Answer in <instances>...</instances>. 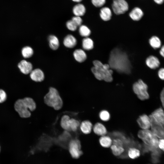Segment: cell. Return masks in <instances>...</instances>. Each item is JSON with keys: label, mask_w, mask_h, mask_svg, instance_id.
I'll use <instances>...</instances> for the list:
<instances>
[{"label": "cell", "mask_w": 164, "mask_h": 164, "mask_svg": "<svg viewBox=\"0 0 164 164\" xmlns=\"http://www.w3.org/2000/svg\"><path fill=\"white\" fill-rule=\"evenodd\" d=\"M108 64L110 67L121 73L130 72L131 65L128 56L125 52L118 49L113 50L110 53Z\"/></svg>", "instance_id": "cell-1"}, {"label": "cell", "mask_w": 164, "mask_h": 164, "mask_svg": "<svg viewBox=\"0 0 164 164\" xmlns=\"http://www.w3.org/2000/svg\"><path fill=\"white\" fill-rule=\"evenodd\" d=\"M14 108L21 118H26L31 117L30 111L32 112L36 109V104L32 98L25 97L17 100L14 104Z\"/></svg>", "instance_id": "cell-2"}, {"label": "cell", "mask_w": 164, "mask_h": 164, "mask_svg": "<svg viewBox=\"0 0 164 164\" xmlns=\"http://www.w3.org/2000/svg\"><path fill=\"white\" fill-rule=\"evenodd\" d=\"M94 66L91 69V71L95 78L99 80H104L107 82L112 81V74L113 71L110 69L108 64H103L98 60L93 62Z\"/></svg>", "instance_id": "cell-3"}, {"label": "cell", "mask_w": 164, "mask_h": 164, "mask_svg": "<svg viewBox=\"0 0 164 164\" xmlns=\"http://www.w3.org/2000/svg\"><path fill=\"white\" fill-rule=\"evenodd\" d=\"M44 102L49 107L56 110L61 109L63 102L57 90L53 87L50 88L48 92L43 97Z\"/></svg>", "instance_id": "cell-4"}, {"label": "cell", "mask_w": 164, "mask_h": 164, "mask_svg": "<svg viewBox=\"0 0 164 164\" xmlns=\"http://www.w3.org/2000/svg\"><path fill=\"white\" fill-rule=\"evenodd\" d=\"M138 135L146 145L153 149L158 148V138L151 130L149 129L141 130L138 132Z\"/></svg>", "instance_id": "cell-5"}, {"label": "cell", "mask_w": 164, "mask_h": 164, "mask_svg": "<svg viewBox=\"0 0 164 164\" xmlns=\"http://www.w3.org/2000/svg\"><path fill=\"white\" fill-rule=\"evenodd\" d=\"M148 86L142 80H139L135 83L133 85V89L134 93L138 97L143 100L148 99L149 95L147 91Z\"/></svg>", "instance_id": "cell-6"}, {"label": "cell", "mask_w": 164, "mask_h": 164, "mask_svg": "<svg viewBox=\"0 0 164 164\" xmlns=\"http://www.w3.org/2000/svg\"><path fill=\"white\" fill-rule=\"evenodd\" d=\"M150 122L151 131L158 138H164L163 125L157 121L151 115H149Z\"/></svg>", "instance_id": "cell-7"}, {"label": "cell", "mask_w": 164, "mask_h": 164, "mask_svg": "<svg viewBox=\"0 0 164 164\" xmlns=\"http://www.w3.org/2000/svg\"><path fill=\"white\" fill-rule=\"evenodd\" d=\"M81 148V143L78 139H72L70 142L69 145V152L73 158L77 159L82 155L83 152Z\"/></svg>", "instance_id": "cell-8"}, {"label": "cell", "mask_w": 164, "mask_h": 164, "mask_svg": "<svg viewBox=\"0 0 164 164\" xmlns=\"http://www.w3.org/2000/svg\"><path fill=\"white\" fill-rule=\"evenodd\" d=\"M114 12L117 15L123 14L129 9L128 5L125 0H114L112 5Z\"/></svg>", "instance_id": "cell-9"}, {"label": "cell", "mask_w": 164, "mask_h": 164, "mask_svg": "<svg viewBox=\"0 0 164 164\" xmlns=\"http://www.w3.org/2000/svg\"><path fill=\"white\" fill-rule=\"evenodd\" d=\"M18 66L21 72L24 74L30 73L33 69L32 64L24 60L21 61Z\"/></svg>", "instance_id": "cell-10"}, {"label": "cell", "mask_w": 164, "mask_h": 164, "mask_svg": "<svg viewBox=\"0 0 164 164\" xmlns=\"http://www.w3.org/2000/svg\"><path fill=\"white\" fill-rule=\"evenodd\" d=\"M30 77L32 80L36 82H41L44 79L43 72L39 68L32 70L30 73Z\"/></svg>", "instance_id": "cell-11"}, {"label": "cell", "mask_w": 164, "mask_h": 164, "mask_svg": "<svg viewBox=\"0 0 164 164\" xmlns=\"http://www.w3.org/2000/svg\"><path fill=\"white\" fill-rule=\"evenodd\" d=\"M139 126L143 129H148L150 128V122L149 118L144 114L139 116L137 120Z\"/></svg>", "instance_id": "cell-12"}, {"label": "cell", "mask_w": 164, "mask_h": 164, "mask_svg": "<svg viewBox=\"0 0 164 164\" xmlns=\"http://www.w3.org/2000/svg\"><path fill=\"white\" fill-rule=\"evenodd\" d=\"M143 15V11L138 7L134 8L129 13V16L130 18L134 21L140 20Z\"/></svg>", "instance_id": "cell-13"}, {"label": "cell", "mask_w": 164, "mask_h": 164, "mask_svg": "<svg viewBox=\"0 0 164 164\" xmlns=\"http://www.w3.org/2000/svg\"><path fill=\"white\" fill-rule=\"evenodd\" d=\"M147 65L152 69H155L159 66L160 62L158 58L153 56H150L146 59L145 61Z\"/></svg>", "instance_id": "cell-14"}, {"label": "cell", "mask_w": 164, "mask_h": 164, "mask_svg": "<svg viewBox=\"0 0 164 164\" xmlns=\"http://www.w3.org/2000/svg\"><path fill=\"white\" fill-rule=\"evenodd\" d=\"M63 43L65 46L68 48H73L77 43L76 38L72 35L69 34L64 38Z\"/></svg>", "instance_id": "cell-15"}, {"label": "cell", "mask_w": 164, "mask_h": 164, "mask_svg": "<svg viewBox=\"0 0 164 164\" xmlns=\"http://www.w3.org/2000/svg\"><path fill=\"white\" fill-rule=\"evenodd\" d=\"M80 128L81 132L87 135L91 132L93 125L91 121L88 120H84L80 124Z\"/></svg>", "instance_id": "cell-16"}, {"label": "cell", "mask_w": 164, "mask_h": 164, "mask_svg": "<svg viewBox=\"0 0 164 164\" xmlns=\"http://www.w3.org/2000/svg\"><path fill=\"white\" fill-rule=\"evenodd\" d=\"M112 12L110 9L108 7H104L100 10V16L103 21H107L110 20L111 18Z\"/></svg>", "instance_id": "cell-17"}, {"label": "cell", "mask_w": 164, "mask_h": 164, "mask_svg": "<svg viewBox=\"0 0 164 164\" xmlns=\"http://www.w3.org/2000/svg\"><path fill=\"white\" fill-rule=\"evenodd\" d=\"M73 56L75 60L80 63L84 62L87 57L86 53L81 49L76 50L73 52Z\"/></svg>", "instance_id": "cell-18"}, {"label": "cell", "mask_w": 164, "mask_h": 164, "mask_svg": "<svg viewBox=\"0 0 164 164\" xmlns=\"http://www.w3.org/2000/svg\"><path fill=\"white\" fill-rule=\"evenodd\" d=\"M93 130L96 134L100 136L105 135L107 132L105 127L101 123L97 122L96 123L93 128Z\"/></svg>", "instance_id": "cell-19"}, {"label": "cell", "mask_w": 164, "mask_h": 164, "mask_svg": "<svg viewBox=\"0 0 164 164\" xmlns=\"http://www.w3.org/2000/svg\"><path fill=\"white\" fill-rule=\"evenodd\" d=\"M151 115L157 121L164 125V114L162 109L159 108L156 109L152 113Z\"/></svg>", "instance_id": "cell-20"}, {"label": "cell", "mask_w": 164, "mask_h": 164, "mask_svg": "<svg viewBox=\"0 0 164 164\" xmlns=\"http://www.w3.org/2000/svg\"><path fill=\"white\" fill-rule=\"evenodd\" d=\"M86 10L85 7L84 5L79 3L73 7V12L75 16L81 17L84 15L86 12Z\"/></svg>", "instance_id": "cell-21"}, {"label": "cell", "mask_w": 164, "mask_h": 164, "mask_svg": "<svg viewBox=\"0 0 164 164\" xmlns=\"http://www.w3.org/2000/svg\"><path fill=\"white\" fill-rule=\"evenodd\" d=\"M49 45L50 48L53 50L58 49L59 46V40L56 36L50 35L48 37Z\"/></svg>", "instance_id": "cell-22"}, {"label": "cell", "mask_w": 164, "mask_h": 164, "mask_svg": "<svg viewBox=\"0 0 164 164\" xmlns=\"http://www.w3.org/2000/svg\"><path fill=\"white\" fill-rule=\"evenodd\" d=\"M70 118L67 115H64L61 118L60 125L62 128L66 131H70L69 127Z\"/></svg>", "instance_id": "cell-23"}, {"label": "cell", "mask_w": 164, "mask_h": 164, "mask_svg": "<svg viewBox=\"0 0 164 164\" xmlns=\"http://www.w3.org/2000/svg\"><path fill=\"white\" fill-rule=\"evenodd\" d=\"M82 46L84 49L87 50H90L94 47L93 41L89 37H85L82 41Z\"/></svg>", "instance_id": "cell-24"}, {"label": "cell", "mask_w": 164, "mask_h": 164, "mask_svg": "<svg viewBox=\"0 0 164 164\" xmlns=\"http://www.w3.org/2000/svg\"><path fill=\"white\" fill-rule=\"evenodd\" d=\"M99 142L101 145L104 148L110 147L112 143L111 138L105 135L102 136L100 138Z\"/></svg>", "instance_id": "cell-25"}, {"label": "cell", "mask_w": 164, "mask_h": 164, "mask_svg": "<svg viewBox=\"0 0 164 164\" xmlns=\"http://www.w3.org/2000/svg\"><path fill=\"white\" fill-rule=\"evenodd\" d=\"M21 53L24 58H28L32 56L33 54V50L31 47L26 46L22 49Z\"/></svg>", "instance_id": "cell-26"}, {"label": "cell", "mask_w": 164, "mask_h": 164, "mask_svg": "<svg viewBox=\"0 0 164 164\" xmlns=\"http://www.w3.org/2000/svg\"><path fill=\"white\" fill-rule=\"evenodd\" d=\"M149 43L151 46L154 49H157L161 46V42L159 39L156 36H152L149 39Z\"/></svg>", "instance_id": "cell-27"}, {"label": "cell", "mask_w": 164, "mask_h": 164, "mask_svg": "<svg viewBox=\"0 0 164 164\" xmlns=\"http://www.w3.org/2000/svg\"><path fill=\"white\" fill-rule=\"evenodd\" d=\"M80 34L82 37H88L91 33L90 29L86 26L81 25L79 29Z\"/></svg>", "instance_id": "cell-28"}, {"label": "cell", "mask_w": 164, "mask_h": 164, "mask_svg": "<svg viewBox=\"0 0 164 164\" xmlns=\"http://www.w3.org/2000/svg\"><path fill=\"white\" fill-rule=\"evenodd\" d=\"M140 152L139 150L135 148H131L128 151V155L131 159H134L139 157Z\"/></svg>", "instance_id": "cell-29"}, {"label": "cell", "mask_w": 164, "mask_h": 164, "mask_svg": "<svg viewBox=\"0 0 164 164\" xmlns=\"http://www.w3.org/2000/svg\"><path fill=\"white\" fill-rule=\"evenodd\" d=\"M79 121L73 118L70 119L69 121V127L70 131H76L80 125Z\"/></svg>", "instance_id": "cell-30"}, {"label": "cell", "mask_w": 164, "mask_h": 164, "mask_svg": "<svg viewBox=\"0 0 164 164\" xmlns=\"http://www.w3.org/2000/svg\"><path fill=\"white\" fill-rule=\"evenodd\" d=\"M111 149L113 154L115 156L120 155L125 151L123 146H116L113 144L111 146Z\"/></svg>", "instance_id": "cell-31"}, {"label": "cell", "mask_w": 164, "mask_h": 164, "mask_svg": "<svg viewBox=\"0 0 164 164\" xmlns=\"http://www.w3.org/2000/svg\"><path fill=\"white\" fill-rule=\"evenodd\" d=\"M101 120L104 121H108L110 118V114L107 111L104 110L101 111L99 114Z\"/></svg>", "instance_id": "cell-32"}, {"label": "cell", "mask_w": 164, "mask_h": 164, "mask_svg": "<svg viewBox=\"0 0 164 164\" xmlns=\"http://www.w3.org/2000/svg\"><path fill=\"white\" fill-rule=\"evenodd\" d=\"M66 25L69 30L73 31L76 30L77 27L71 20L67 21L66 22Z\"/></svg>", "instance_id": "cell-33"}, {"label": "cell", "mask_w": 164, "mask_h": 164, "mask_svg": "<svg viewBox=\"0 0 164 164\" xmlns=\"http://www.w3.org/2000/svg\"><path fill=\"white\" fill-rule=\"evenodd\" d=\"M93 5L96 7H101L106 3V0H91Z\"/></svg>", "instance_id": "cell-34"}, {"label": "cell", "mask_w": 164, "mask_h": 164, "mask_svg": "<svg viewBox=\"0 0 164 164\" xmlns=\"http://www.w3.org/2000/svg\"><path fill=\"white\" fill-rule=\"evenodd\" d=\"M7 98V95L6 92L3 89H0V104L5 102Z\"/></svg>", "instance_id": "cell-35"}, {"label": "cell", "mask_w": 164, "mask_h": 164, "mask_svg": "<svg viewBox=\"0 0 164 164\" xmlns=\"http://www.w3.org/2000/svg\"><path fill=\"white\" fill-rule=\"evenodd\" d=\"M71 20L78 26L81 25L82 20L80 17L75 16L73 17Z\"/></svg>", "instance_id": "cell-36"}, {"label": "cell", "mask_w": 164, "mask_h": 164, "mask_svg": "<svg viewBox=\"0 0 164 164\" xmlns=\"http://www.w3.org/2000/svg\"><path fill=\"white\" fill-rule=\"evenodd\" d=\"M113 145L116 146H123V142L120 139L117 138L114 139L112 142Z\"/></svg>", "instance_id": "cell-37"}, {"label": "cell", "mask_w": 164, "mask_h": 164, "mask_svg": "<svg viewBox=\"0 0 164 164\" xmlns=\"http://www.w3.org/2000/svg\"><path fill=\"white\" fill-rule=\"evenodd\" d=\"M164 140L163 138H160L159 140L158 144V147L162 151H164Z\"/></svg>", "instance_id": "cell-38"}, {"label": "cell", "mask_w": 164, "mask_h": 164, "mask_svg": "<svg viewBox=\"0 0 164 164\" xmlns=\"http://www.w3.org/2000/svg\"><path fill=\"white\" fill-rule=\"evenodd\" d=\"M158 75L159 77L161 79L163 80L164 79V69L161 68L159 70Z\"/></svg>", "instance_id": "cell-39"}, {"label": "cell", "mask_w": 164, "mask_h": 164, "mask_svg": "<svg viewBox=\"0 0 164 164\" xmlns=\"http://www.w3.org/2000/svg\"><path fill=\"white\" fill-rule=\"evenodd\" d=\"M164 90L163 88L160 93V98L162 106L164 107Z\"/></svg>", "instance_id": "cell-40"}, {"label": "cell", "mask_w": 164, "mask_h": 164, "mask_svg": "<svg viewBox=\"0 0 164 164\" xmlns=\"http://www.w3.org/2000/svg\"><path fill=\"white\" fill-rule=\"evenodd\" d=\"M154 2L159 5L162 4L164 2V0H153Z\"/></svg>", "instance_id": "cell-41"}, {"label": "cell", "mask_w": 164, "mask_h": 164, "mask_svg": "<svg viewBox=\"0 0 164 164\" xmlns=\"http://www.w3.org/2000/svg\"><path fill=\"white\" fill-rule=\"evenodd\" d=\"M159 53L161 56L163 57L164 56V47L163 46H162L160 50Z\"/></svg>", "instance_id": "cell-42"}, {"label": "cell", "mask_w": 164, "mask_h": 164, "mask_svg": "<svg viewBox=\"0 0 164 164\" xmlns=\"http://www.w3.org/2000/svg\"><path fill=\"white\" fill-rule=\"evenodd\" d=\"M73 2H81L82 0H72Z\"/></svg>", "instance_id": "cell-43"}, {"label": "cell", "mask_w": 164, "mask_h": 164, "mask_svg": "<svg viewBox=\"0 0 164 164\" xmlns=\"http://www.w3.org/2000/svg\"><path fill=\"white\" fill-rule=\"evenodd\" d=\"M1 151V147H0V152Z\"/></svg>", "instance_id": "cell-44"}]
</instances>
